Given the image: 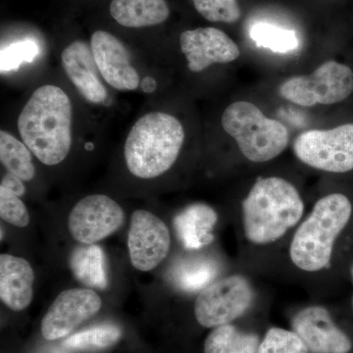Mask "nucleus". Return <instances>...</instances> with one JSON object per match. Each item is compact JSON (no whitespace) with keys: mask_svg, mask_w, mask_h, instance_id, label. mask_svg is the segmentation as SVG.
<instances>
[{"mask_svg":"<svg viewBox=\"0 0 353 353\" xmlns=\"http://www.w3.org/2000/svg\"><path fill=\"white\" fill-rule=\"evenodd\" d=\"M218 216L214 209L203 203L192 204L174 218L176 236L183 248L199 250L214 240L213 230Z\"/></svg>","mask_w":353,"mask_h":353,"instance_id":"f3484780","label":"nucleus"},{"mask_svg":"<svg viewBox=\"0 0 353 353\" xmlns=\"http://www.w3.org/2000/svg\"><path fill=\"white\" fill-rule=\"evenodd\" d=\"M39 54V46L32 41H21L2 48L0 55L1 73L19 68L21 65L31 63Z\"/></svg>","mask_w":353,"mask_h":353,"instance_id":"bb28decb","label":"nucleus"},{"mask_svg":"<svg viewBox=\"0 0 353 353\" xmlns=\"http://www.w3.org/2000/svg\"><path fill=\"white\" fill-rule=\"evenodd\" d=\"M141 88L146 94H152L157 88V80L152 77H145L141 82Z\"/></svg>","mask_w":353,"mask_h":353,"instance_id":"c756f323","label":"nucleus"},{"mask_svg":"<svg viewBox=\"0 0 353 353\" xmlns=\"http://www.w3.org/2000/svg\"><path fill=\"white\" fill-rule=\"evenodd\" d=\"M256 353H309V350L294 331L271 328L265 334Z\"/></svg>","mask_w":353,"mask_h":353,"instance_id":"393cba45","label":"nucleus"},{"mask_svg":"<svg viewBox=\"0 0 353 353\" xmlns=\"http://www.w3.org/2000/svg\"><path fill=\"white\" fill-rule=\"evenodd\" d=\"M171 248L168 227L150 211L137 210L132 213L128 248L132 266L148 272L161 263Z\"/></svg>","mask_w":353,"mask_h":353,"instance_id":"9d476101","label":"nucleus"},{"mask_svg":"<svg viewBox=\"0 0 353 353\" xmlns=\"http://www.w3.org/2000/svg\"><path fill=\"white\" fill-rule=\"evenodd\" d=\"M90 50L99 74L110 87L118 90H134L141 85L129 51L119 39L108 32H94L90 39Z\"/></svg>","mask_w":353,"mask_h":353,"instance_id":"ddd939ff","label":"nucleus"},{"mask_svg":"<svg viewBox=\"0 0 353 353\" xmlns=\"http://www.w3.org/2000/svg\"><path fill=\"white\" fill-rule=\"evenodd\" d=\"M254 292L243 276H230L202 290L194 303L197 322L205 328L230 324L250 307Z\"/></svg>","mask_w":353,"mask_h":353,"instance_id":"6e6552de","label":"nucleus"},{"mask_svg":"<svg viewBox=\"0 0 353 353\" xmlns=\"http://www.w3.org/2000/svg\"><path fill=\"white\" fill-rule=\"evenodd\" d=\"M69 266L76 280L85 287L97 290L108 288L105 255L101 246H77L70 255Z\"/></svg>","mask_w":353,"mask_h":353,"instance_id":"6ab92c4d","label":"nucleus"},{"mask_svg":"<svg viewBox=\"0 0 353 353\" xmlns=\"http://www.w3.org/2000/svg\"><path fill=\"white\" fill-rule=\"evenodd\" d=\"M294 152L304 164L330 173L353 170V124L299 134Z\"/></svg>","mask_w":353,"mask_h":353,"instance_id":"0eeeda50","label":"nucleus"},{"mask_svg":"<svg viewBox=\"0 0 353 353\" xmlns=\"http://www.w3.org/2000/svg\"><path fill=\"white\" fill-rule=\"evenodd\" d=\"M292 329L311 353H348L352 343L334 324L329 311L322 306H309L292 320Z\"/></svg>","mask_w":353,"mask_h":353,"instance_id":"4468645a","label":"nucleus"},{"mask_svg":"<svg viewBox=\"0 0 353 353\" xmlns=\"http://www.w3.org/2000/svg\"><path fill=\"white\" fill-rule=\"evenodd\" d=\"M350 274H352V283H353V264H352V268H350Z\"/></svg>","mask_w":353,"mask_h":353,"instance_id":"7c9ffc66","label":"nucleus"},{"mask_svg":"<svg viewBox=\"0 0 353 353\" xmlns=\"http://www.w3.org/2000/svg\"><path fill=\"white\" fill-rule=\"evenodd\" d=\"M101 299L92 289L64 290L55 299L41 321V334L48 341L68 336L77 327L97 314Z\"/></svg>","mask_w":353,"mask_h":353,"instance_id":"9b49d317","label":"nucleus"},{"mask_svg":"<svg viewBox=\"0 0 353 353\" xmlns=\"http://www.w3.org/2000/svg\"><path fill=\"white\" fill-rule=\"evenodd\" d=\"M0 217L13 226L24 228L30 223V215L20 196L0 185Z\"/></svg>","mask_w":353,"mask_h":353,"instance_id":"cd10ccee","label":"nucleus"},{"mask_svg":"<svg viewBox=\"0 0 353 353\" xmlns=\"http://www.w3.org/2000/svg\"><path fill=\"white\" fill-rule=\"evenodd\" d=\"M252 41L274 52L288 53L299 48L296 32L269 23H257L250 31Z\"/></svg>","mask_w":353,"mask_h":353,"instance_id":"b1692460","label":"nucleus"},{"mask_svg":"<svg viewBox=\"0 0 353 353\" xmlns=\"http://www.w3.org/2000/svg\"><path fill=\"white\" fill-rule=\"evenodd\" d=\"M122 336L119 327L102 324L74 334L64 341V347L72 350L94 352L113 347Z\"/></svg>","mask_w":353,"mask_h":353,"instance_id":"5701e85b","label":"nucleus"},{"mask_svg":"<svg viewBox=\"0 0 353 353\" xmlns=\"http://www.w3.org/2000/svg\"><path fill=\"white\" fill-rule=\"evenodd\" d=\"M303 211L292 183L279 176L259 179L243 202L246 238L256 245L274 243L296 226Z\"/></svg>","mask_w":353,"mask_h":353,"instance_id":"f03ea898","label":"nucleus"},{"mask_svg":"<svg viewBox=\"0 0 353 353\" xmlns=\"http://www.w3.org/2000/svg\"><path fill=\"white\" fill-rule=\"evenodd\" d=\"M259 345L257 334L243 333L234 325L226 324L208 334L204 353H256Z\"/></svg>","mask_w":353,"mask_h":353,"instance_id":"412c9836","label":"nucleus"},{"mask_svg":"<svg viewBox=\"0 0 353 353\" xmlns=\"http://www.w3.org/2000/svg\"><path fill=\"white\" fill-rule=\"evenodd\" d=\"M73 106L61 88L44 85L34 90L18 117L25 145L41 163L64 161L72 146Z\"/></svg>","mask_w":353,"mask_h":353,"instance_id":"f257e3e1","label":"nucleus"},{"mask_svg":"<svg viewBox=\"0 0 353 353\" xmlns=\"http://www.w3.org/2000/svg\"><path fill=\"white\" fill-rule=\"evenodd\" d=\"M218 270L219 267L214 259L206 256L185 257L172 266L171 282L183 292H196L212 284Z\"/></svg>","mask_w":353,"mask_h":353,"instance_id":"aec40b11","label":"nucleus"},{"mask_svg":"<svg viewBox=\"0 0 353 353\" xmlns=\"http://www.w3.org/2000/svg\"><path fill=\"white\" fill-rule=\"evenodd\" d=\"M1 187L11 190L16 196H22L26 192V188L23 181L12 174H6L1 182Z\"/></svg>","mask_w":353,"mask_h":353,"instance_id":"c85d7f7f","label":"nucleus"},{"mask_svg":"<svg viewBox=\"0 0 353 353\" xmlns=\"http://www.w3.org/2000/svg\"><path fill=\"white\" fill-rule=\"evenodd\" d=\"M61 64L69 80L85 101L94 104L103 103L108 90L99 77L90 46L83 41H75L61 53Z\"/></svg>","mask_w":353,"mask_h":353,"instance_id":"2eb2a0df","label":"nucleus"},{"mask_svg":"<svg viewBox=\"0 0 353 353\" xmlns=\"http://www.w3.org/2000/svg\"><path fill=\"white\" fill-rule=\"evenodd\" d=\"M180 46L192 73H201L213 64L230 63L241 55L238 44L226 32L212 27L183 32Z\"/></svg>","mask_w":353,"mask_h":353,"instance_id":"f8f14e48","label":"nucleus"},{"mask_svg":"<svg viewBox=\"0 0 353 353\" xmlns=\"http://www.w3.org/2000/svg\"><path fill=\"white\" fill-rule=\"evenodd\" d=\"M110 14L118 24L137 29L162 24L170 9L166 0H112Z\"/></svg>","mask_w":353,"mask_h":353,"instance_id":"a211bd4d","label":"nucleus"},{"mask_svg":"<svg viewBox=\"0 0 353 353\" xmlns=\"http://www.w3.org/2000/svg\"><path fill=\"white\" fill-rule=\"evenodd\" d=\"M0 160L8 173L29 182L36 175L32 152L24 141L2 130L0 132Z\"/></svg>","mask_w":353,"mask_h":353,"instance_id":"4be33fe9","label":"nucleus"},{"mask_svg":"<svg viewBox=\"0 0 353 353\" xmlns=\"http://www.w3.org/2000/svg\"><path fill=\"white\" fill-rule=\"evenodd\" d=\"M279 92L283 99L304 108L339 103L353 92V72L347 65L331 60L311 75L288 79Z\"/></svg>","mask_w":353,"mask_h":353,"instance_id":"423d86ee","label":"nucleus"},{"mask_svg":"<svg viewBox=\"0 0 353 353\" xmlns=\"http://www.w3.org/2000/svg\"><path fill=\"white\" fill-rule=\"evenodd\" d=\"M222 127L234 139L241 153L257 163L279 157L289 143L287 128L270 119L252 102L236 101L225 109Z\"/></svg>","mask_w":353,"mask_h":353,"instance_id":"39448f33","label":"nucleus"},{"mask_svg":"<svg viewBox=\"0 0 353 353\" xmlns=\"http://www.w3.org/2000/svg\"><path fill=\"white\" fill-rule=\"evenodd\" d=\"M125 215L115 201L104 194H92L81 199L68 217L72 236L83 245H94L122 227Z\"/></svg>","mask_w":353,"mask_h":353,"instance_id":"1a4fd4ad","label":"nucleus"},{"mask_svg":"<svg viewBox=\"0 0 353 353\" xmlns=\"http://www.w3.org/2000/svg\"><path fill=\"white\" fill-rule=\"evenodd\" d=\"M34 273L29 262L10 254L0 256V299L7 307L22 311L34 296Z\"/></svg>","mask_w":353,"mask_h":353,"instance_id":"dca6fc26","label":"nucleus"},{"mask_svg":"<svg viewBox=\"0 0 353 353\" xmlns=\"http://www.w3.org/2000/svg\"><path fill=\"white\" fill-rule=\"evenodd\" d=\"M352 214V202L345 194H329L316 202L312 212L292 239L290 255L294 264L306 272L327 268L334 241L350 222Z\"/></svg>","mask_w":353,"mask_h":353,"instance_id":"20e7f679","label":"nucleus"},{"mask_svg":"<svg viewBox=\"0 0 353 353\" xmlns=\"http://www.w3.org/2000/svg\"><path fill=\"white\" fill-rule=\"evenodd\" d=\"M352 308H353V297H352Z\"/></svg>","mask_w":353,"mask_h":353,"instance_id":"2f4dec72","label":"nucleus"},{"mask_svg":"<svg viewBox=\"0 0 353 353\" xmlns=\"http://www.w3.org/2000/svg\"><path fill=\"white\" fill-rule=\"evenodd\" d=\"M185 141L180 120L153 111L139 118L130 130L124 146L128 169L141 179H153L169 170L178 159Z\"/></svg>","mask_w":353,"mask_h":353,"instance_id":"7ed1b4c3","label":"nucleus"},{"mask_svg":"<svg viewBox=\"0 0 353 353\" xmlns=\"http://www.w3.org/2000/svg\"><path fill=\"white\" fill-rule=\"evenodd\" d=\"M194 8L209 22L233 24L241 17L238 0H192Z\"/></svg>","mask_w":353,"mask_h":353,"instance_id":"a878e982","label":"nucleus"}]
</instances>
